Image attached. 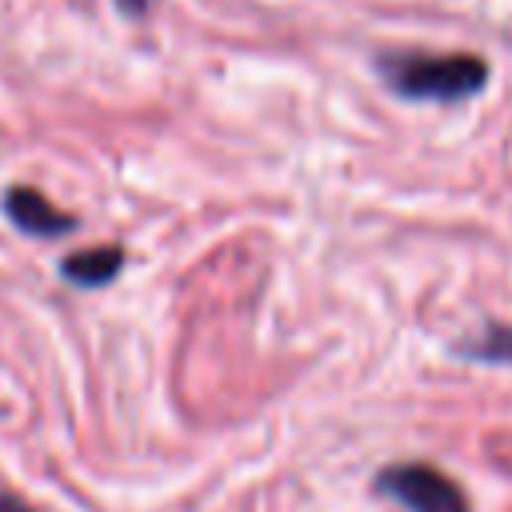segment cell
I'll return each instance as SVG.
<instances>
[{
    "mask_svg": "<svg viewBox=\"0 0 512 512\" xmlns=\"http://www.w3.org/2000/svg\"><path fill=\"white\" fill-rule=\"evenodd\" d=\"M380 76L392 92L408 100H464L476 96L488 80V68L480 56L452 52V56H428V52H392L380 56Z\"/></svg>",
    "mask_w": 512,
    "mask_h": 512,
    "instance_id": "1",
    "label": "cell"
},
{
    "mask_svg": "<svg viewBox=\"0 0 512 512\" xmlns=\"http://www.w3.org/2000/svg\"><path fill=\"white\" fill-rule=\"evenodd\" d=\"M376 488L400 500L408 512H468L464 492L428 464H392L380 472Z\"/></svg>",
    "mask_w": 512,
    "mask_h": 512,
    "instance_id": "2",
    "label": "cell"
},
{
    "mask_svg": "<svg viewBox=\"0 0 512 512\" xmlns=\"http://www.w3.org/2000/svg\"><path fill=\"white\" fill-rule=\"evenodd\" d=\"M4 212H8V220H12L20 232H28V236H64V232L76 228V220H72L68 212H60L56 204H48L36 188H8Z\"/></svg>",
    "mask_w": 512,
    "mask_h": 512,
    "instance_id": "3",
    "label": "cell"
},
{
    "mask_svg": "<svg viewBox=\"0 0 512 512\" xmlns=\"http://www.w3.org/2000/svg\"><path fill=\"white\" fill-rule=\"evenodd\" d=\"M124 264V252L120 248H84L76 256H68L60 264V272L72 280V284H84V288H96V284H108Z\"/></svg>",
    "mask_w": 512,
    "mask_h": 512,
    "instance_id": "4",
    "label": "cell"
},
{
    "mask_svg": "<svg viewBox=\"0 0 512 512\" xmlns=\"http://www.w3.org/2000/svg\"><path fill=\"white\" fill-rule=\"evenodd\" d=\"M476 356H488V360H508L512 356V328H500L492 324L484 344H476Z\"/></svg>",
    "mask_w": 512,
    "mask_h": 512,
    "instance_id": "5",
    "label": "cell"
},
{
    "mask_svg": "<svg viewBox=\"0 0 512 512\" xmlns=\"http://www.w3.org/2000/svg\"><path fill=\"white\" fill-rule=\"evenodd\" d=\"M0 512H36L32 504H24L20 496H12V492H0Z\"/></svg>",
    "mask_w": 512,
    "mask_h": 512,
    "instance_id": "6",
    "label": "cell"
},
{
    "mask_svg": "<svg viewBox=\"0 0 512 512\" xmlns=\"http://www.w3.org/2000/svg\"><path fill=\"white\" fill-rule=\"evenodd\" d=\"M116 4H120L128 16H144V8H148V0H116Z\"/></svg>",
    "mask_w": 512,
    "mask_h": 512,
    "instance_id": "7",
    "label": "cell"
}]
</instances>
